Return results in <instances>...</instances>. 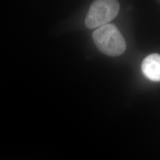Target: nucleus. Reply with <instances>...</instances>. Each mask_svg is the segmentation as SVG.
Listing matches in <instances>:
<instances>
[{
    "label": "nucleus",
    "mask_w": 160,
    "mask_h": 160,
    "mask_svg": "<svg viewBox=\"0 0 160 160\" xmlns=\"http://www.w3.org/2000/svg\"><path fill=\"white\" fill-rule=\"evenodd\" d=\"M92 37L97 49L106 55L117 57L126 51V41L113 24H108L96 29Z\"/></svg>",
    "instance_id": "nucleus-1"
},
{
    "label": "nucleus",
    "mask_w": 160,
    "mask_h": 160,
    "mask_svg": "<svg viewBox=\"0 0 160 160\" xmlns=\"http://www.w3.org/2000/svg\"><path fill=\"white\" fill-rule=\"evenodd\" d=\"M120 4L118 1L97 0L93 1L85 19L86 27L92 29L108 24L118 16Z\"/></svg>",
    "instance_id": "nucleus-2"
},
{
    "label": "nucleus",
    "mask_w": 160,
    "mask_h": 160,
    "mask_svg": "<svg viewBox=\"0 0 160 160\" xmlns=\"http://www.w3.org/2000/svg\"><path fill=\"white\" fill-rule=\"evenodd\" d=\"M141 70L149 80L155 82L160 81V55L150 54L142 62Z\"/></svg>",
    "instance_id": "nucleus-3"
}]
</instances>
